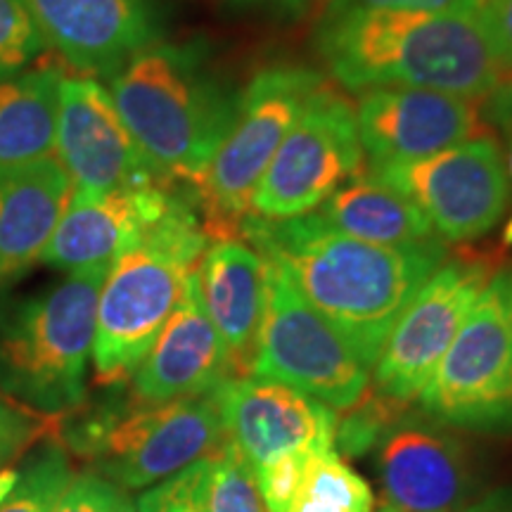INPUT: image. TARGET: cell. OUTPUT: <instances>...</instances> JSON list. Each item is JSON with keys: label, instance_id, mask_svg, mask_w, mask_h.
I'll return each instance as SVG.
<instances>
[{"label": "cell", "instance_id": "obj_1", "mask_svg": "<svg viewBox=\"0 0 512 512\" xmlns=\"http://www.w3.org/2000/svg\"><path fill=\"white\" fill-rule=\"evenodd\" d=\"M238 238L283 268L368 368L415 292L451 252L444 240L420 247L356 240L332 228L318 211L278 221L249 214Z\"/></svg>", "mask_w": 512, "mask_h": 512}, {"label": "cell", "instance_id": "obj_2", "mask_svg": "<svg viewBox=\"0 0 512 512\" xmlns=\"http://www.w3.org/2000/svg\"><path fill=\"white\" fill-rule=\"evenodd\" d=\"M316 48L349 91L430 88L482 102L501 86L477 10H349L320 17Z\"/></svg>", "mask_w": 512, "mask_h": 512}, {"label": "cell", "instance_id": "obj_3", "mask_svg": "<svg viewBox=\"0 0 512 512\" xmlns=\"http://www.w3.org/2000/svg\"><path fill=\"white\" fill-rule=\"evenodd\" d=\"M110 95L147 162L166 183L195 188L238 117L240 93L195 46L152 43L112 76Z\"/></svg>", "mask_w": 512, "mask_h": 512}, {"label": "cell", "instance_id": "obj_4", "mask_svg": "<svg viewBox=\"0 0 512 512\" xmlns=\"http://www.w3.org/2000/svg\"><path fill=\"white\" fill-rule=\"evenodd\" d=\"M209 245L195 192H178L143 242L114 261L102 283L95 323L93 366L100 384L114 387L133 375Z\"/></svg>", "mask_w": 512, "mask_h": 512}, {"label": "cell", "instance_id": "obj_5", "mask_svg": "<svg viewBox=\"0 0 512 512\" xmlns=\"http://www.w3.org/2000/svg\"><path fill=\"white\" fill-rule=\"evenodd\" d=\"M105 278L107 268L69 273L0 328V392L48 418L86 399Z\"/></svg>", "mask_w": 512, "mask_h": 512}, {"label": "cell", "instance_id": "obj_6", "mask_svg": "<svg viewBox=\"0 0 512 512\" xmlns=\"http://www.w3.org/2000/svg\"><path fill=\"white\" fill-rule=\"evenodd\" d=\"M323 83V76L302 64H271L240 93L233 128L192 188L211 242L240 240L256 185Z\"/></svg>", "mask_w": 512, "mask_h": 512}, {"label": "cell", "instance_id": "obj_7", "mask_svg": "<svg viewBox=\"0 0 512 512\" xmlns=\"http://www.w3.org/2000/svg\"><path fill=\"white\" fill-rule=\"evenodd\" d=\"M420 408L456 430L512 432V271L501 268L467 313Z\"/></svg>", "mask_w": 512, "mask_h": 512}, {"label": "cell", "instance_id": "obj_8", "mask_svg": "<svg viewBox=\"0 0 512 512\" xmlns=\"http://www.w3.org/2000/svg\"><path fill=\"white\" fill-rule=\"evenodd\" d=\"M501 268V249L448 252L389 332L373 366L375 387L401 401L418 399L467 313Z\"/></svg>", "mask_w": 512, "mask_h": 512}, {"label": "cell", "instance_id": "obj_9", "mask_svg": "<svg viewBox=\"0 0 512 512\" xmlns=\"http://www.w3.org/2000/svg\"><path fill=\"white\" fill-rule=\"evenodd\" d=\"M268 264L266 306L261 318L252 375L278 380L344 411L368 387V366L344 342L283 268Z\"/></svg>", "mask_w": 512, "mask_h": 512}, {"label": "cell", "instance_id": "obj_10", "mask_svg": "<svg viewBox=\"0 0 512 512\" xmlns=\"http://www.w3.org/2000/svg\"><path fill=\"white\" fill-rule=\"evenodd\" d=\"M366 174L356 110L328 81L292 126L252 197L261 219L311 214L354 178Z\"/></svg>", "mask_w": 512, "mask_h": 512}, {"label": "cell", "instance_id": "obj_11", "mask_svg": "<svg viewBox=\"0 0 512 512\" xmlns=\"http://www.w3.org/2000/svg\"><path fill=\"white\" fill-rule=\"evenodd\" d=\"M226 441L219 389L164 403H131L119 411L91 460L95 472L126 491L147 489Z\"/></svg>", "mask_w": 512, "mask_h": 512}, {"label": "cell", "instance_id": "obj_12", "mask_svg": "<svg viewBox=\"0 0 512 512\" xmlns=\"http://www.w3.org/2000/svg\"><path fill=\"white\" fill-rule=\"evenodd\" d=\"M366 174L411 197L444 242L484 238L510 204L503 150L491 133L415 162L368 166Z\"/></svg>", "mask_w": 512, "mask_h": 512}, {"label": "cell", "instance_id": "obj_13", "mask_svg": "<svg viewBox=\"0 0 512 512\" xmlns=\"http://www.w3.org/2000/svg\"><path fill=\"white\" fill-rule=\"evenodd\" d=\"M456 427L406 411L373 451L382 503L394 512H460L479 498L475 453Z\"/></svg>", "mask_w": 512, "mask_h": 512}, {"label": "cell", "instance_id": "obj_14", "mask_svg": "<svg viewBox=\"0 0 512 512\" xmlns=\"http://www.w3.org/2000/svg\"><path fill=\"white\" fill-rule=\"evenodd\" d=\"M55 157L72 188L88 195L166 183L147 162L114 105L110 88L93 76L64 74Z\"/></svg>", "mask_w": 512, "mask_h": 512}, {"label": "cell", "instance_id": "obj_15", "mask_svg": "<svg viewBox=\"0 0 512 512\" xmlns=\"http://www.w3.org/2000/svg\"><path fill=\"white\" fill-rule=\"evenodd\" d=\"M356 126L368 166L415 162L486 136L477 100L430 88H366Z\"/></svg>", "mask_w": 512, "mask_h": 512}, {"label": "cell", "instance_id": "obj_16", "mask_svg": "<svg viewBox=\"0 0 512 512\" xmlns=\"http://www.w3.org/2000/svg\"><path fill=\"white\" fill-rule=\"evenodd\" d=\"M226 439L252 467L292 451H335L330 406L268 377H230L219 387Z\"/></svg>", "mask_w": 512, "mask_h": 512}, {"label": "cell", "instance_id": "obj_17", "mask_svg": "<svg viewBox=\"0 0 512 512\" xmlns=\"http://www.w3.org/2000/svg\"><path fill=\"white\" fill-rule=\"evenodd\" d=\"M31 22L74 74L112 76L155 43L147 0H22Z\"/></svg>", "mask_w": 512, "mask_h": 512}, {"label": "cell", "instance_id": "obj_18", "mask_svg": "<svg viewBox=\"0 0 512 512\" xmlns=\"http://www.w3.org/2000/svg\"><path fill=\"white\" fill-rule=\"evenodd\" d=\"M178 192L181 190L174 185H150L105 195L74 190L41 261L64 273L93 268L110 271L119 256L143 242L147 230L176 202Z\"/></svg>", "mask_w": 512, "mask_h": 512}, {"label": "cell", "instance_id": "obj_19", "mask_svg": "<svg viewBox=\"0 0 512 512\" xmlns=\"http://www.w3.org/2000/svg\"><path fill=\"white\" fill-rule=\"evenodd\" d=\"M233 377L226 344L202 304L197 275L185 280L181 302L157 342L133 370V403H164L207 394Z\"/></svg>", "mask_w": 512, "mask_h": 512}, {"label": "cell", "instance_id": "obj_20", "mask_svg": "<svg viewBox=\"0 0 512 512\" xmlns=\"http://www.w3.org/2000/svg\"><path fill=\"white\" fill-rule=\"evenodd\" d=\"M202 304L226 344L233 377L252 375L268 264L245 240H214L195 266Z\"/></svg>", "mask_w": 512, "mask_h": 512}, {"label": "cell", "instance_id": "obj_21", "mask_svg": "<svg viewBox=\"0 0 512 512\" xmlns=\"http://www.w3.org/2000/svg\"><path fill=\"white\" fill-rule=\"evenodd\" d=\"M72 192L57 157L0 174V280L41 261Z\"/></svg>", "mask_w": 512, "mask_h": 512}, {"label": "cell", "instance_id": "obj_22", "mask_svg": "<svg viewBox=\"0 0 512 512\" xmlns=\"http://www.w3.org/2000/svg\"><path fill=\"white\" fill-rule=\"evenodd\" d=\"M62 79L53 62L0 79V174L55 157Z\"/></svg>", "mask_w": 512, "mask_h": 512}, {"label": "cell", "instance_id": "obj_23", "mask_svg": "<svg viewBox=\"0 0 512 512\" xmlns=\"http://www.w3.org/2000/svg\"><path fill=\"white\" fill-rule=\"evenodd\" d=\"M318 214L339 233L382 247H420L441 240L411 197L368 174L339 188L320 204Z\"/></svg>", "mask_w": 512, "mask_h": 512}, {"label": "cell", "instance_id": "obj_24", "mask_svg": "<svg viewBox=\"0 0 512 512\" xmlns=\"http://www.w3.org/2000/svg\"><path fill=\"white\" fill-rule=\"evenodd\" d=\"M370 484L337 451L316 453L290 512H373Z\"/></svg>", "mask_w": 512, "mask_h": 512}, {"label": "cell", "instance_id": "obj_25", "mask_svg": "<svg viewBox=\"0 0 512 512\" xmlns=\"http://www.w3.org/2000/svg\"><path fill=\"white\" fill-rule=\"evenodd\" d=\"M406 411H411V401L384 394L368 382L366 392L358 396L356 403L344 408L342 418H337L335 451L347 458L368 456L380 444L382 434Z\"/></svg>", "mask_w": 512, "mask_h": 512}, {"label": "cell", "instance_id": "obj_26", "mask_svg": "<svg viewBox=\"0 0 512 512\" xmlns=\"http://www.w3.org/2000/svg\"><path fill=\"white\" fill-rule=\"evenodd\" d=\"M74 472L62 446L48 444L17 472L15 484L0 501V512H53Z\"/></svg>", "mask_w": 512, "mask_h": 512}, {"label": "cell", "instance_id": "obj_27", "mask_svg": "<svg viewBox=\"0 0 512 512\" xmlns=\"http://www.w3.org/2000/svg\"><path fill=\"white\" fill-rule=\"evenodd\" d=\"M204 512H268L256 486L254 467L226 439L211 456V477Z\"/></svg>", "mask_w": 512, "mask_h": 512}, {"label": "cell", "instance_id": "obj_28", "mask_svg": "<svg viewBox=\"0 0 512 512\" xmlns=\"http://www.w3.org/2000/svg\"><path fill=\"white\" fill-rule=\"evenodd\" d=\"M211 477V456L183 467L138 498L136 512H204Z\"/></svg>", "mask_w": 512, "mask_h": 512}, {"label": "cell", "instance_id": "obj_29", "mask_svg": "<svg viewBox=\"0 0 512 512\" xmlns=\"http://www.w3.org/2000/svg\"><path fill=\"white\" fill-rule=\"evenodd\" d=\"M41 50H46V43L22 0H0V79L27 69Z\"/></svg>", "mask_w": 512, "mask_h": 512}, {"label": "cell", "instance_id": "obj_30", "mask_svg": "<svg viewBox=\"0 0 512 512\" xmlns=\"http://www.w3.org/2000/svg\"><path fill=\"white\" fill-rule=\"evenodd\" d=\"M316 453L325 451H292L285 456H278L268 463L254 467L256 486L264 498L268 512H290L294 501H297L299 489L304 484L306 467Z\"/></svg>", "mask_w": 512, "mask_h": 512}, {"label": "cell", "instance_id": "obj_31", "mask_svg": "<svg viewBox=\"0 0 512 512\" xmlns=\"http://www.w3.org/2000/svg\"><path fill=\"white\" fill-rule=\"evenodd\" d=\"M53 512H136V503L126 489L93 470L72 477Z\"/></svg>", "mask_w": 512, "mask_h": 512}, {"label": "cell", "instance_id": "obj_32", "mask_svg": "<svg viewBox=\"0 0 512 512\" xmlns=\"http://www.w3.org/2000/svg\"><path fill=\"white\" fill-rule=\"evenodd\" d=\"M50 418L0 394V465L29 451L48 432Z\"/></svg>", "mask_w": 512, "mask_h": 512}, {"label": "cell", "instance_id": "obj_33", "mask_svg": "<svg viewBox=\"0 0 512 512\" xmlns=\"http://www.w3.org/2000/svg\"><path fill=\"white\" fill-rule=\"evenodd\" d=\"M477 17L501 69V83L512 81V0H479Z\"/></svg>", "mask_w": 512, "mask_h": 512}, {"label": "cell", "instance_id": "obj_34", "mask_svg": "<svg viewBox=\"0 0 512 512\" xmlns=\"http://www.w3.org/2000/svg\"><path fill=\"white\" fill-rule=\"evenodd\" d=\"M479 0H325L320 17L349 10H401V12H448L477 10Z\"/></svg>", "mask_w": 512, "mask_h": 512}, {"label": "cell", "instance_id": "obj_35", "mask_svg": "<svg viewBox=\"0 0 512 512\" xmlns=\"http://www.w3.org/2000/svg\"><path fill=\"white\" fill-rule=\"evenodd\" d=\"M484 124L501 128L505 133H512V81H505L489 93L479 105Z\"/></svg>", "mask_w": 512, "mask_h": 512}, {"label": "cell", "instance_id": "obj_36", "mask_svg": "<svg viewBox=\"0 0 512 512\" xmlns=\"http://www.w3.org/2000/svg\"><path fill=\"white\" fill-rule=\"evenodd\" d=\"M311 0H228L230 8L235 10H252V12H266L271 17H285L297 19L309 10Z\"/></svg>", "mask_w": 512, "mask_h": 512}, {"label": "cell", "instance_id": "obj_37", "mask_svg": "<svg viewBox=\"0 0 512 512\" xmlns=\"http://www.w3.org/2000/svg\"><path fill=\"white\" fill-rule=\"evenodd\" d=\"M460 512H512V489H496L482 498H475Z\"/></svg>", "mask_w": 512, "mask_h": 512}, {"label": "cell", "instance_id": "obj_38", "mask_svg": "<svg viewBox=\"0 0 512 512\" xmlns=\"http://www.w3.org/2000/svg\"><path fill=\"white\" fill-rule=\"evenodd\" d=\"M15 479H17V472H12V470L3 472V475H0V501H3L5 494H8V491L12 489Z\"/></svg>", "mask_w": 512, "mask_h": 512}, {"label": "cell", "instance_id": "obj_39", "mask_svg": "<svg viewBox=\"0 0 512 512\" xmlns=\"http://www.w3.org/2000/svg\"><path fill=\"white\" fill-rule=\"evenodd\" d=\"M512 245V219L508 221V226H505V233H503V247H510Z\"/></svg>", "mask_w": 512, "mask_h": 512}, {"label": "cell", "instance_id": "obj_40", "mask_svg": "<svg viewBox=\"0 0 512 512\" xmlns=\"http://www.w3.org/2000/svg\"><path fill=\"white\" fill-rule=\"evenodd\" d=\"M377 512H394V510H392V508H387V505H384V503H382V505H380V508H377Z\"/></svg>", "mask_w": 512, "mask_h": 512}, {"label": "cell", "instance_id": "obj_41", "mask_svg": "<svg viewBox=\"0 0 512 512\" xmlns=\"http://www.w3.org/2000/svg\"><path fill=\"white\" fill-rule=\"evenodd\" d=\"M510 174H512V145H510Z\"/></svg>", "mask_w": 512, "mask_h": 512}]
</instances>
